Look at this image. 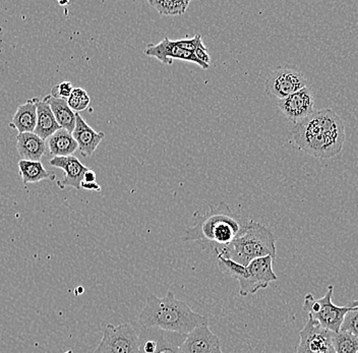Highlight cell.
<instances>
[{"mask_svg":"<svg viewBox=\"0 0 358 353\" xmlns=\"http://www.w3.org/2000/svg\"><path fill=\"white\" fill-rule=\"evenodd\" d=\"M80 187H83V189H88V191H95V192L101 191L100 185H98L97 182H83L82 185H80Z\"/></svg>","mask_w":358,"mask_h":353,"instance_id":"obj_29","label":"cell"},{"mask_svg":"<svg viewBox=\"0 0 358 353\" xmlns=\"http://www.w3.org/2000/svg\"><path fill=\"white\" fill-rule=\"evenodd\" d=\"M185 334L161 330L159 346L155 353H182L180 346L185 342Z\"/></svg>","mask_w":358,"mask_h":353,"instance_id":"obj_21","label":"cell"},{"mask_svg":"<svg viewBox=\"0 0 358 353\" xmlns=\"http://www.w3.org/2000/svg\"><path fill=\"white\" fill-rule=\"evenodd\" d=\"M190 0H150L149 4L161 15H182L187 12Z\"/></svg>","mask_w":358,"mask_h":353,"instance_id":"obj_22","label":"cell"},{"mask_svg":"<svg viewBox=\"0 0 358 353\" xmlns=\"http://www.w3.org/2000/svg\"><path fill=\"white\" fill-rule=\"evenodd\" d=\"M19 169L24 185L41 182L44 180H55V174L48 173L41 162L21 160L19 162Z\"/></svg>","mask_w":358,"mask_h":353,"instance_id":"obj_20","label":"cell"},{"mask_svg":"<svg viewBox=\"0 0 358 353\" xmlns=\"http://www.w3.org/2000/svg\"><path fill=\"white\" fill-rule=\"evenodd\" d=\"M17 149L22 160L40 162L46 152V144L34 133H22L17 136Z\"/></svg>","mask_w":358,"mask_h":353,"instance_id":"obj_15","label":"cell"},{"mask_svg":"<svg viewBox=\"0 0 358 353\" xmlns=\"http://www.w3.org/2000/svg\"><path fill=\"white\" fill-rule=\"evenodd\" d=\"M73 90V85L69 82H62L56 85L51 90V96L57 99L67 100Z\"/></svg>","mask_w":358,"mask_h":353,"instance_id":"obj_26","label":"cell"},{"mask_svg":"<svg viewBox=\"0 0 358 353\" xmlns=\"http://www.w3.org/2000/svg\"><path fill=\"white\" fill-rule=\"evenodd\" d=\"M341 331H347L358 338V308H350V310L344 317Z\"/></svg>","mask_w":358,"mask_h":353,"instance_id":"obj_25","label":"cell"},{"mask_svg":"<svg viewBox=\"0 0 358 353\" xmlns=\"http://www.w3.org/2000/svg\"><path fill=\"white\" fill-rule=\"evenodd\" d=\"M36 100H28L24 104L19 106L13 115L10 127L19 131V134L34 133L37 124V104Z\"/></svg>","mask_w":358,"mask_h":353,"instance_id":"obj_16","label":"cell"},{"mask_svg":"<svg viewBox=\"0 0 358 353\" xmlns=\"http://www.w3.org/2000/svg\"><path fill=\"white\" fill-rule=\"evenodd\" d=\"M93 353H138V334L131 324H108Z\"/></svg>","mask_w":358,"mask_h":353,"instance_id":"obj_7","label":"cell"},{"mask_svg":"<svg viewBox=\"0 0 358 353\" xmlns=\"http://www.w3.org/2000/svg\"><path fill=\"white\" fill-rule=\"evenodd\" d=\"M58 3L60 4V6H67V4L71 3L69 1H59Z\"/></svg>","mask_w":358,"mask_h":353,"instance_id":"obj_32","label":"cell"},{"mask_svg":"<svg viewBox=\"0 0 358 353\" xmlns=\"http://www.w3.org/2000/svg\"><path fill=\"white\" fill-rule=\"evenodd\" d=\"M216 257L221 272L238 281L239 294L241 296L256 294L259 290L265 289L270 283L278 279L273 271V262L275 260L272 257L256 259L248 266L239 265L221 254H216Z\"/></svg>","mask_w":358,"mask_h":353,"instance_id":"obj_5","label":"cell"},{"mask_svg":"<svg viewBox=\"0 0 358 353\" xmlns=\"http://www.w3.org/2000/svg\"><path fill=\"white\" fill-rule=\"evenodd\" d=\"M357 353H358V352H357Z\"/></svg>","mask_w":358,"mask_h":353,"instance_id":"obj_34","label":"cell"},{"mask_svg":"<svg viewBox=\"0 0 358 353\" xmlns=\"http://www.w3.org/2000/svg\"><path fill=\"white\" fill-rule=\"evenodd\" d=\"M207 322H209L208 318L194 312L185 301L176 298L171 290H168L164 297L155 294L148 296L138 318L142 327L158 328L185 335Z\"/></svg>","mask_w":358,"mask_h":353,"instance_id":"obj_3","label":"cell"},{"mask_svg":"<svg viewBox=\"0 0 358 353\" xmlns=\"http://www.w3.org/2000/svg\"><path fill=\"white\" fill-rule=\"evenodd\" d=\"M96 173L95 171H92V169H88L86 173L84 175V182H96Z\"/></svg>","mask_w":358,"mask_h":353,"instance_id":"obj_30","label":"cell"},{"mask_svg":"<svg viewBox=\"0 0 358 353\" xmlns=\"http://www.w3.org/2000/svg\"><path fill=\"white\" fill-rule=\"evenodd\" d=\"M194 57L198 58L201 62H203V64L209 66L210 60H211V58H210L208 49L206 48L205 45H203V41H201L200 44H199L198 47H196V50L194 51Z\"/></svg>","mask_w":358,"mask_h":353,"instance_id":"obj_28","label":"cell"},{"mask_svg":"<svg viewBox=\"0 0 358 353\" xmlns=\"http://www.w3.org/2000/svg\"><path fill=\"white\" fill-rule=\"evenodd\" d=\"M243 222L226 203L211 205L206 214L194 213V225L185 229L181 240L198 241L203 251L215 252L234 240Z\"/></svg>","mask_w":358,"mask_h":353,"instance_id":"obj_2","label":"cell"},{"mask_svg":"<svg viewBox=\"0 0 358 353\" xmlns=\"http://www.w3.org/2000/svg\"><path fill=\"white\" fill-rule=\"evenodd\" d=\"M308 87V80L301 71L287 66L280 68L268 73L265 82L266 93L268 97L281 100Z\"/></svg>","mask_w":358,"mask_h":353,"instance_id":"obj_8","label":"cell"},{"mask_svg":"<svg viewBox=\"0 0 358 353\" xmlns=\"http://www.w3.org/2000/svg\"><path fill=\"white\" fill-rule=\"evenodd\" d=\"M278 107L291 122L295 124L301 122L313 113L315 97L312 89L308 86L304 87L296 93L279 100Z\"/></svg>","mask_w":358,"mask_h":353,"instance_id":"obj_10","label":"cell"},{"mask_svg":"<svg viewBox=\"0 0 358 353\" xmlns=\"http://www.w3.org/2000/svg\"><path fill=\"white\" fill-rule=\"evenodd\" d=\"M49 151L55 157H66L71 156L78 149L77 142L73 137V134L66 129H58L47 140Z\"/></svg>","mask_w":358,"mask_h":353,"instance_id":"obj_19","label":"cell"},{"mask_svg":"<svg viewBox=\"0 0 358 353\" xmlns=\"http://www.w3.org/2000/svg\"><path fill=\"white\" fill-rule=\"evenodd\" d=\"M180 350L182 353H222L220 339L210 330L209 322L189 333Z\"/></svg>","mask_w":358,"mask_h":353,"instance_id":"obj_11","label":"cell"},{"mask_svg":"<svg viewBox=\"0 0 358 353\" xmlns=\"http://www.w3.org/2000/svg\"><path fill=\"white\" fill-rule=\"evenodd\" d=\"M201 41V36L200 34L194 36L192 39L187 40H176V44L180 48L185 49V50L190 51L194 52L196 50V47Z\"/></svg>","mask_w":358,"mask_h":353,"instance_id":"obj_27","label":"cell"},{"mask_svg":"<svg viewBox=\"0 0 358 353\" xmlns=\"http://www.w3.org/2000/svg\"><path fill=\"white\" fill-rule=\"evenodd\" d=\"M64 353H73V352H71V350H69V352H64Z\"/></svg>","mask_w":358,"mask_h":353,"instance_id":"obj_33","label":"cell"},{"mask_svg":"<svg viewBox=\"0 0 358 353\" xmlns=\"http://www.w3.org/2000/svg\"><path fill=\"white\" fill-rule=\"evenodd\" d=\"M66 101L69 106L71 107V110H73V113H78L88 108L91 99H90L88 93H87L84 89L73 88L71 96H69Z\"/></svg>","mask_w":358,"mask_h":353,"instance_id":"obj_24","label":"cell"},{"mask_svg":"<svg viewBox=\"0 0 358 353\" xmlns=\"http://www.w3.org/2000/svg\"><path fill=\"white\" fill-rule=\"evenodd\" d=\"M333 347L336 353H357L358 338L347 331L332 332Z\"/></svg>","mask_w":358,"mask_h":353,"instance_id":"obj_23","label":"cell"},{"mask_svg":"<svg viewBox=\"0 0 358 353\" xmlns=\"http://www.w3.org/2000/svg\"><path fill=\"white\" fill-rule=\"evenodd\" d=\"M333 291L334 286L329 285L328 291L321 298L315 299L312 294H306L304 296L303 310L324 329L337 333L350 308L337 307L334 305L332 301Z\"/></svg>","mask_w":358,"mask_h":353,"instance_id":"obj_6","label":"cell"},{"mask_svg":"<svg viewBox=\"0 0 358 353\" xmlns=\"http://www.w3.org/2000/svg\"><path fill=\"white\" fill-rule=\"evenodd\" d=\"M145 55L148 57H155L164 66H171L173 59L185 60V62H194L203 69H209V66L203 64L194 57V52L185 50L176 45L173 40L165 37L160 43L149 44L145 49Z\"/></svg>","mask_w":358,"mask_h":353,"instance_id":"obj_12","label":"cell"},{"mask_svg":"<svg viewBox=\"0 0 358 353\" xmlns=\"http://www.w3.org/2000/svg\"><path fill=\"white\" fill-rule=\"evenodd\" d=\"M37 104V124L34 134L42 140H48L58 129H62L56 122L50 106L43 100H36Z\"/></svg>","mask_w":358,"mask_h":353,"instance_id":"obj_17","label":"cell"},{"mask_svg":"<svg viewBox=\"0 0 358 353\" xmlns=\"http://www.w3.org/2000/svg\"><path fill=\"white\" fill-rule=\"evenodd\" d=\"M44 102L50 106L51 110L55 114L57 124L62 129H66L69 133L73 134L75 129L77 116L76 113L71 110L67 104L66 100L57 99L51 95H47L43 99Z\"/></svg>","mask_w":358,"mask_h":353,"instance_id":"obj_18","label":"cell"},{"mask_svg":"<svg viewBox=\"0 0 358 353\" xmlns=\"http://www.w3.org/2000/svg\"><path fill=\"white\" fill-rule=\"evenodd\" d=\"M299 344L295 353H336L332 343V332L324 329L308 317L303 329L299 332Z\"/></svg>","mask_w":358,"mask_h":353,"instance_id":"obj_9","label":"cell"},{"mask_svg":"<svg viewBox=\"0 0 358 353\" xmlns=\"http://www.w3.org/2000/svg\"><path fill=\"white\" fill-rule=\"evenodd\" d=\"M276 240L271 230L261 223L245 220L234 240L215 254L243 266L263 257L276 260Z\"/></svg>","mask_w":358,"mask_h":353,"instance_id":"obj_4","label":"cell"},{"mask_svg":"<svg viewBox=\"0 0 358 353\" xmlns=\"http://www.w3.org/2000/svg\"><path fill=\"white\" fill-rule=\"evenodd\" d=\"M76 116H77V122H76L75 129L73 131V137L77 142L82 155L89 157V156L93 155L94 152L98 148L105 137V134L102 131L98 133V131H94L80 114L77 113Z\"/></svg>","mask_w":358,"mask_h":353,"instance_id":"obj_14","label":"cell"},{"mask_svg":"<svg viewBox=\"0 0 358 353\" xmlns=\"http://www.w3.org/2000/svg\"><path fill=\"white\" fill-rule=\"evenodd\" d=\"M349 308H358V299L357 301H352V303L349 305Z\"/></svg>","mask_w":358,"mask_h":353,"instance_id":"obj_31","label":"cell"},{"mask_svg":"<svg viewBox=\"0 0 358 353\" xmlns=\"http://www.w3.org/2000/svg\"><path fill=\"white\" fill-rule=\"evenodd\" d=\"M51 166L62 169L64 171V178L62 182H57L62 189L66 187H73L80 189V185L84 182V175L89 168L80 163L75 156L66 157H53L50 160Z\"/></svg>","mask_w":358,"mask_h":353,"instance_id":"obj_13","label":"cell"},{"mask_svg":"<svg viewBox=\"0 0 358 353\" xmlns=\"http://www.w3.org/2000/svg\"><path fill=\"white\" fill-rule=\"evenodd\" d=\"M292 136L297 146L308 155L329 159L338 155L345 142V126L332 109L313 111L310 116L295 124Z\"/></svg>","mask_w":358,"mask_h":353,"instance_id":"obj_1","label":"cell"}]
</instances>
